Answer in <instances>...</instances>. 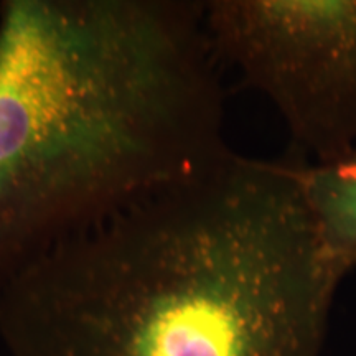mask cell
Here are the masks:
<instances>
[{
  "label": "cell",
  "mask_w": 356,
  "mask_h": 356,
  "mask_svg": "<svg viewBox=\"0 0 356 356\" xmlns=\"http://www.w3.org/2000/svg\"><path fill=\"white\" fill-rule=\"evenodd\" d=\"M204 2L0 6V282L234 152Z\"/></svg>",
  "instance_id": "7a4b0ae2"
},
{
  "label": "cell",
  "mask_w": 356,
  "mask_h": 356,
  "mask_svg": "<svg viewBox=\"0 0 356 356\" xmlns=\"http://www.w3.org/2000/svg\"><path fill=\"white\" fill-rule=\"evenodd\" d=\"M213 53L274 106L292 155L356 150V0L204 2Z\"/></svg>",
  "instance_id": "3957f363"
},
{
  "label": "cell",
  "mask_w": 356,
  "mask_h": 356,
  "mask_svg": "<svg viewBox=\"0 0 356 356\" xmlns=\"http://www.w3.org/2000/svg\"><path fill=\"white\" fill-rule=\"evenodd\" d=\"M345 275L292 157L233 154L0 282L3 356H322Z\"/></svg>",
  "instance_id": "6da1fadb"
},
{
  "label": "cell",
  "mask_w": 356,
  "mask_h": 356,
  "mask_svg": "<svg viewBox=\"0 0 356 356\" xmlns=\"http://www.w3.org/2000/svg\"><path fill=\"white\" fill-rule=\"evenodd\" d=\"M0 356H3V353H2V350H0Z\"/></svg>",
  "instance_id": "5b68a950"
},
{
  "label": "cell",
  "mask_w": 356,
  "mask_h": 356,
  "mask_svg": "<svg viewBox=\"0 0 356 356\" xmlns=\"http://www.w3.org/2000/svg\"><path fill=\"white\" fill-rule=\"evenodd\" d=\"M296 163L320 243L341 274L356 267V150L327 163Z\"/></svg>",
  "instance_id": "277c9868"
}]
</instances>
